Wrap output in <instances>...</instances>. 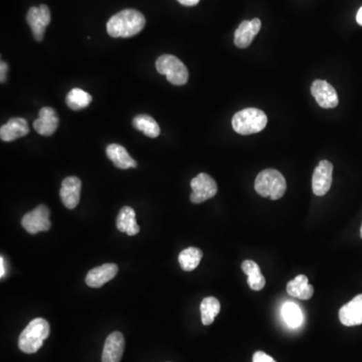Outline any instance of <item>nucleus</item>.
Returning <instances> with one entry per match:
<instances>
[{
  "label": "nucleus",
  "instance_id": "cd10ccee",
  "mask_svg": "<svg viewBox=\"0 0 362 362\" xmlns=\"http://www.w3.org/2000/svg\"><path fill=\"white\" fill-rule=\"evenodd\" d=\"M8 63H6V61H2L1 65H0V74H1V76H0V82L4 83L6 81V74H8Z\"/></svg>",
  "mask_w": 362,
  "mask_h": 362
},
{
  "label": "nucleus",
  "instance_id": "39448f33",
  "mask_svg": "<svg viewBox=\"0 0 362 362\" xmlns=\"http://www.w3.org/2000/svg\"><path fill=\"white\" fill-rule=\"evenodd\" d=\"M157 72L164 74L168 82L175 86L185 85L188 81V70L179 58L172 54H163L155 63Z\"/></svg>",
  "mask_w": 362,
  "mask_h": 362
},
{
  "label": "nucleus",
  "instance_id": "f8f14e48",
  "mask_svg": "<svg viewBox=\"0 0 362 362\" xmlns=\"http://www.w3.org/2000/svg\"><path fill=\"white\" fill-rule=\"evenodd\" d=\"M58 114L50 107H43L39 110V118L34 122V128L39 135L50 136L56 132L59 127Z\"/></svg>",
  "mask_w": 362,
  "mask_h": 362
},
{
  "label": "nucleus",
  "instance_id": "aec40b11",
  "mask_svg": "<svg viewBox=\"0 0 362 362\" xmlns=\"http://www.w3.org/2000/svg\"><path fill=\"white\" fill-rule=\"evenodd\" d=\"M287 293L300 300H309L312 298L314 288L306 276L299 275L287 284Z\"/></svg>",
  "mask_w": 362,
  "mask_h": 362
},
{
  "label": "nucleus",
  "instance_id": "2f4dec72",
  "mask_svg": "<svg viewBox=\"0 0 362 362\" xmlns=\"http://www.w3.org/2000/svg\"><path fill=\"white\" fill-rule=\"evenodd\" d=\"M361 238L362 239V225H361Z\"/></svg>",
  "mask_w": 362,
  "mask_h": 362
},
{
  "label": "nucleus",
  "instance_id": "9b49d317",
  "mask_svg": "<svg viewBox=\"0 0 362 362\" xmlns=\"http://www.w3.org/2000/svg\"><path fill=\"white\" fill-rule=\"evenodd\" d=\"M82 182L76 177L63 179L60 190V197L63 205L69 210H74L80 203Z\"/></svg>",
  "mask_w": 362,
  "mask_h": 362
},
{
  "label": "nucleus",
  "instance_id": "a211bd4d",
  "mask_svg": "<svg viewBox=\"0 0 362 362\" xmlns=\"http://www.w3.org/2000/svg\"><path fill=\"white\" fill-rule=\"evenodd\" d=\"M107 157L113 162L116 168L120 169L135 168L137 162L127 152L124 147L119 144H110L106 149Z\"/></svg>",
  "mask_w": 362,
  "mask_h": 362
},
{
  "label": "nucleus",
  "instance_id": "b1692460",
  "mask_svg": "<svg viewBox=\"0 0 362 362\" xmlns=\"http://www.w3.org/2000/svg\"><path fill=\"white\" fill-rule=\"evenodd\" d=\"M203 258V252L197 248H188L179 254V261L183 271L190 272L197 269Z\"/></svg>",
  "mask_w": 362,
  "mask_h": 362
},
{
  "label": "nucleus",
  "instance_id": "f03ea898",
  "mask_svg": "<svg viewBox=\"0 0 362 362\" xmlns=\"http://www.w3.org/2000/svg\"><path fill=\"white\" fill-rule=\"evenodd\" d=\"M50 324L43 318H36L28 323L19 340V350L28 354L36 353L50 335Z\"/></svg>",
  "mask_w": 362,
  "mask_h": 362
},
{
  "label": "nucleus",
  "instance_id": "423d86ee",
  "mask_svg": "<svg viewBox=\"0 0 362 362\" xmlns=\"http://www.w3.org/2000/svg\"><path fill=\"white\" fill-rule=\"evenodd\" d=\"M50 212L48 206L41 205L34 210L24 214L21 219V225L30 234H36L39 232H47L52 227L50 221Z\"/></svg>",
  "mask_w": 362,
  "mask_h": 362
},
{
  "label": "nucleus",
  "instance_id": "4be33fe9",
  "mask_svg": "<svg viewBox=\"0 0 362 362\" xmlns=\"http://www.w3.org/2000/svg\"><path fill=\"white\" fill-rule=\"evenodd\" d=\"M134 128L143 132L147 137L157 138L160 134V127L154 118L145 114L136 116L132 121Z\"/></svg>",
  "mask_w": 362,
  "mask_h": 362
},
{
  "label": "nucleus",
  "instance_id": "7c9ffc66",
  "mask_svg": "<svg viewBox=\"0 0 362 362\" xmlns=\"http://www.w3.org/2000/svg\"><path fill=\"white\" fill-rule=\"evenodd\" d=\"M356 21L359 26H362V8L359 10V12H357Z\"/></svg>",
  "mask_w": 362,
  "mask_h": 362
},
{
  "label": "nucleus",
  "instance_id": "0eeeda50",
  "mask_svg": "<svg viewBox=\"0 0 362 362\" xmlns=\"http://www.w3.org/2000/svg\"><path fill=\"white\" fill-rule=\"evenodd\" d=\"M190 186L192 190L190 201L197 205L212 199L217 192V182L206 173H201L195 177L190 182Z\"/></svg>",
  "mask_w": 362,
  "mask_h": 362
},
{
  "label": "nucleus",
  "instance_id": "bb28decb",
  "mask_svg": "<svg viewBox=\"0 0 362 362\" xmlns=\"http://www.w3.org/2000/svg\"><path fill=\"white\" fill-rule=\"evenodd\" d=\"M253 362H276L273 357L263 351H257L253 356Z\"/></svg>",
  "mask_w": 362,
  "mask_h": 362
},
{
  "label": "nucleus",
  "instance_id": "2eb2a0df",
  "mask_svg": "<svg viewBox=\"0 0 362 362\" xmlns=\"http://www.w3.org/2000/svg\"><path fill=\"white\" fill-rule=\"evenodd\" d=\"M124 348L125 340L122 333L118 331L111 333L105 341L102 362H120Z\"/></svg>",
  "mask_w": 362,
  "mask_h": 362
},
{
  "label": "nucleus",
  "instance_id": "6e6552de",
  "mask_svg": "<svg viewBox=\"0 0 362 362\" xmlns=\"http://www.w3.org/2000/svg\"><path fill=\"white\" fill-rule=\"evenodd\" d=\"M50 19H52L50 10L46 4H41L39 8L32 6L28 10L26 21L30 26V30L37 41H43L46 28L50 23Z\"/></svg>",
  "mask_w": 362,
  "mask_h": 362
},
{
  "label": "nucleus",
  "instance_id": "6ab92c4d",
  "mask_svg": "<svg viewBox=\"0 0 362 362\" xmlns=\"http://www.w3.org/2000/svg\"><path fill=\"white\" fill-rule=\"evenodd\" d=\"M117 229L121 232H126L128 236H135L140 232L139 225L136 221V214L130 206H124L120 210L116 219Z\"/></svg>",
  "mask_w": 362,
  "mask_h": 362
},
{
  "label": "nucleus",
  "instance_id": "20e7f679",
  "mask_svg": "<svg viewBox=\"0 0 362 362\" xmlns=\"http://www.w3.org/2000/svg\"><path fill=\"white\" fill-rule=\"evenodd\" d=\"M268 118L265 112L256 108H247L238 112L232 118V128L241 135H251L264 130Z\"/></svg>",
  "mask_w": 362,
  "mask_h": 362
},
{
  "label": "nucleus",
  "instance_id": "f3484780",
  "mask_svg": "<svg viewBox=\"0 0 362 362\" xmlns=\"http://www.w3.org/2000/svg\"><path fill=\"white\" fill-rule=\"evenodd\" d=\"M30 133L28 121L23 118H12L0 128V138L2 141L10 142L23 137Z\"/></svg>",
  "mask_w": 362,
  "mask_h": 362
},
{
  "label": "nucleus",
  "instance_id": "1a4fd4ad",
  "mask_svg": "<svg viewBox=\"0 0 362 362\" xmlns=\"http://www.w3.org/2000/svg\"><path fill=\"white\" fill-rule=\"evenodd\" d=\"M311 93L316 102L324 109H332L337 107V92L328 82L323 80H316L311 86Z\"/></svg>",
  "mask_w": 362,
  "mask_h": 362
},
{
  "label": "nucleus",
  "instance_id": "5701e85b",
  "mask_svg": "<svg viewBox=\"0 0 362 362\" xmlns=\"http://www.w3.org/2000/svg\"><path fill=\"white\" fill-rule=\"evenodd\" d=\"M92 101H93L92 96L80 88L72 89L68 94L67 99H66L68 107L72 111H79V110L87 108L91 104Z\"/></svg>",
  "mask_w": 362,
  "mask_h": 362
},
{
  "label": "nucleus",
  "instance_id": "412c9836",
  "mask_svg": "<svg viewBox=\"0 0 362 362\" xmlns=\"http://www.w3.org/2000/svg\"><path fill=\"white\" fill-rule=\"evenodd\" d=\"M241 270L248 275V283L254 291H261L265 285V279L261 272L260 267L252 260L243 261Z\"/></svg>",
  "mask_w": 362,
  "mask_h": 362
},
{
  "label": "nucleus",
  "instance_id": "c756f323",
  "mask_svg": "<svg viewBox=\"0 0 362 362\" xmlns=\"http://www.w3.org/2000/svg\"><path fill=\"white\" fill-rule=\"evenodd\" d=\"M0 268H1V271H0V278L3 279L6 274V262H4V258L2 256L1 259H0Z\"/></svg>",
  "mask_w": 362,
  "mask_h": 362
},
{
  "label": "nucleus",
  "instance_id": "4468645a",
  "mask_svg": "<svg viewBox=\"0 0 362 362\" xmlns=\"http://www.w3.org/2000/svg\"><path fill=\"white\" fill-rule=\"evenodd\" d=\"M339 319L343 325L356 326L362 324V294L353 298L339 310Z\"/></svg>",
  "mask_w": 362,
  "mask_h": 362
},
{
  "label": "nucleus",
  "instance_id": "dca6fc26",
  "mask_svg": "<svg viewBox=\"0 0 362 362\" xmlns=\"http://www.w3.org/2000/svg\"><path fill=\"white\" fill-rule=\"evenodd\" d=\"M118 267L115 264H104L94 268L86 277V284L92 288H100L103 285L116 277Z\"/></svg>",
  "mask_w": 362,
  "mask_h": 362
},
{
  "label": "nucleus",
  "instance_id": "f257e3e1",
  "mask_svg": "<svg viewBox=\"0 0 362 362\" xmlns=\"http://www.w3.org/2000/svg\"><path fill=\"white\" fill-rule=\"evenodd\" d=\"M146 19L136 10H124L116 13L107 23V32L112 37H131L143 30Z\"/></svg>",
  "mask_w": 362,
  "mask_h": 362
},
{
  "label": "nucleus",
  "instance_id": "393cba45",
  "mask_svg": "<svg viewBox=\"0 0 362 362\" xmlns=\"http://www.w3.org/2000/svg\"><path fill=\"white\" fill-rule=\"evenodd\" d=\"M221 311V303L214 297H206L201 304V321L203 325L214 323V319Z\"/></svg>",
  "mask_w": 362,
  "mask_h": 362
},
{
  "label": "nucleus",
  "instance_id": "c85d7f7f",
  "mask_svg": "<svg viewBox=\"0 0 362 362\" xmlns=\"http://www.w3.org/2000/svg\"><path fill=\"white\" fill-rule=\"evenodd\" d=\"M177 1L184 6H197V4H199V2L201 1V0H177Z\"/></svg>",
  "mask_w": 362,
  "mask_h": 362
},
{
  "label": "nucleus",
  "instance_id": "a878e982",
  "mask_svg": "<svg viewBox=\"0 0 362 362\" xmlns=\"http://www.w3.org/2000/svg\"><path fill=\"white\" fill-rule=\"evenodd\" d=\"M282 315L285 321H286L287 325L291 327V328H297L302 324V311L295 303H285L282 307Z\"/></svg>",
  "mask_w": 362,
  "mask_h": 362
},
{
  "label": "nucleus",
  "instance_id": "7ed1b4c3",
  "mask_svg": "<svg viewBox=\"0 0 362 362\" xmlns=\"http://www.w3.org/2000/svg\"><path fill=\"white\" fill-rule=\"evenodd\" d=\"M254 190L261 197L277 201L286 192V179L276 169H265L257 177Z\"/></svg>",
  "mask_w": 362,
  "mask_h": 362
},
{
  "label": "nucleus",
  "instance_id": "9d476101",
  "mask_svg": "<svg viewBox=\"0 0 362 362\" xmlns=\"http://www.w3.org/2000/svg\"><path fill=\"white\" fill-rule=\"evenodd\" d=\"M333 165L328 160H322L313 173V192L318 197L325 195L332 184Z\"/></svg>",
  "mask_w": 362,
  "mask_h": 362
},
{
  "label": "nucleus",
  "instance_id": "ddd939ff",
  "mask_svg": "<svg viewBox=\"0 0 362 362\" xmlns=\"http://www.w3.org/2000/svg\"><path fill=\"white\" fill-rule=\"evenodd\" d=\"M261 28L262 23L259 19L243 21L234 32V45L240 48H249Z\"/></svg>",
  "mask_w": 362,
  "mask_h": 362
}]
</instances>
